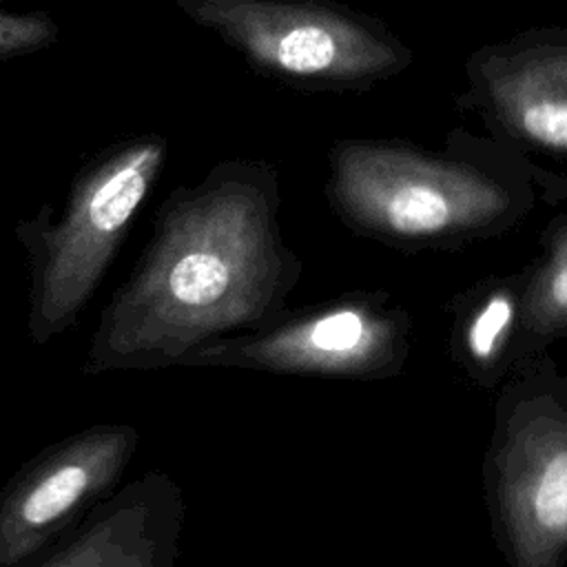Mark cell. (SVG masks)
<instances>
[{"label": "cell", "instance_id": "ba28073f", "mask_svg": "<svg viewBox=\"0 0 567 567\" xmlns=\"http://www.w3.org/2000/svg\"><path fill=\"white\" fill-rule=\"evenodd\" d=\"M487 95L501 120L525 140L567 153V49L538 47L492 58Z\"/></svg>", "mask_w": 567, "mask_h": 567}, {"label": "cell", "instance_id": "7a4b0ae2", "mask_svg": "<svg viewBox=\"0 0 567 567\" xmlns=\"http://www.w3.org/2000/svg\"><path fill=\"white\" fill-rule=\"evenodd\" d=\"M164 162L162 135L120 142L80 171L60 215L42 206L16 224L29 266L27 330L33 346H47L80 323Z\"/></svg>", "mask_w": 567, "mask_h": 567}, {"label": "cell", "instance_id": "6da1fadb", "mask_svg": "<svg viewBox=\"0 0 567 567\" xmlns=\"http://www.w3.org/2000/svg\"><path fill=\"white\" fill-rule=\"evenodd\" d=\"M279 279L266 190L235 166L173 190L128 279L102 308L84 374L182 365L264 315Z\"/></svg>", "mask_w": 567, "mask_h": 567}, {"label": "cell", "instance_id": "9c48e42d", "mask_svg": "<svg viewBox=\"0 0 567 567\" xmlns=\"http://www.w3.org/2000/svg\"><path fill=\"white\" fill-rule=\"evenodd\" d=\"M173 505L168 478L146 472L93 505L71 538L31 567H117L146 540Z\"/></svg>", "mask_w": 567, "mask_h": 567}, {"label": "cell", "instance_id": "3957f363", "mask_svg": "<svg viewBox=\"0 0 567 567\" xmlns=\"http://www.w3.org/2000/svg\"><path fill=\"white\" fill-rule=\"evenodd\" d=\"M272 75L326 86H361L396 73L410 51L379 24L317 0H175Z\"/></svg>", "mask_w": 567, "mask_h": 567}, {"label": "cell", "instance_id": "7c38bea8", "mask_svg": "<svg viewBox=\"0 0 567 567\" xmlns=\"http://www.w3.org/2000/svg\"><path fill=\"white\" fill-rule=\"evenodd\" d=\"M58 24L42 11H11L0 4V60L40 51L58 40Z\"/></svg>", "mask_w": 567, "mask_h": 567}, {"label": "cell", "instance_id": "8fae6325", "mask_svg": "<svg viewBox=\"0 0 567 567\" xmlns=\"http://www.w3.org/2000/svg\"><path fill=\"white\" fill-rule=\"evenodd\" d=\"M514 310L516 308L512 295L507 290H501L492 295L472 317L465 332V346L476 361L485 363L498 354L509 334Z\"/></svg>", "mask_w": 567, "mask_h": 567}, {"label": "cell", "instance_id": "52a82bcc", "mask_svg": "<svg viewBox=\"0 0 567 567\" xmlns=\"http://www.w3.org/2000/svg\"><path fill=\"white\" fill-rule=\"evenodd\" d=\"M396 348L390 319L363 306H341L257 339L206 343L182 365H246L286 372L359 374L388 363Z\"/></svg>", "mask_w": 567, "mask_h": 567}, {"label": "cell", "instance_id": "5b68a950", "mask_svg": "<svg viewBox=\"0 0 567 567\" xmlns=\"http://www.w3.org/2000/svg\"><path fill=\"white\" fill-rule=\"evenodd\" d=\"M140 443L128 423H95L31 456L0 492V567H31L113 494Z\"/></svg>", "mask_w": 567, "mask_h": 567}, {"label": "cell", "instance_id": "30bf717a", "mask_svg": "<svg viewBox=\"0 0 567 567\" xmlns=\"http://www.w3.org/2000/svg\"><path fill=\"white\" fill-rule=\"evenodd\" d=\"M525 323L540 334L567 330V224L554 235L545 264L529 281Z\"/></svg>", "mask_w": 567, "mask_h": 567}, {"label": "cell", "instance_id": "277c9868", "mask_svg": "<svg viewBox=\"0 0 567 567\" xmlns=\"http://www.w3.org/2000/svg\"><path fill=\"white\" fill-rule=\"evenodd\" d=\"M332 193L357 224L396 237H439L489 224L505 190L483 173L388 144H343Z\"/></svg>", "mask_w": 567, "mask_h": 567}, {"label": "cell", "instance_id": "4fadbf2b", "mask_svg": "<svg viewBox=\"0 0 567 567\" xmlns=\"http://www.w3.org/2000/svg\"><path fill=\"white\" fill-rule=\"evenodd\" d=\"M177 505V503H175ZM175 505L159 518L146 540L117 567H171L175 558Z\"/></svg>", "mask_w": 567, "mask_h": 567}, {"label": "cell", "instance_id": "8992f818", "mask_svg": "<svg viewBox=\"0 0 567 567\" xmlns=\"http://www.w3.org/2000/svg\"><path fill=\"white\" fill-rule=\"evenodd\" d=\"M496 496L516 567L567 556V410L520 403L496 454Z\"/></svg>", "mask_w": 567, "mask_h": 567}]
</instances>
